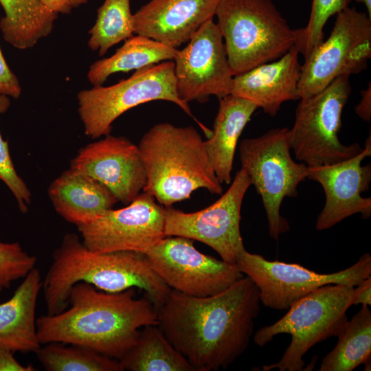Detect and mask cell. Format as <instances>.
Here are the masks:
<instances>
[{"label":"cell","mask_w":371,"mask_h":371,"mask_svg":"<svg viewBox=\"0 0 371 371\" xmlns=\"http://www.w3.org/2000/svg\"><path fill=\"white\" fill-rule=\"evenodd\" d=\"M291 150L290 131L285 127L244 139L239 144L241 168L261 196L269 233L276 240L289 229L287 220L280 214L282 201L297 196V186L308 172L306 164L293 159Z\"/></svg>","instance_id":"8"},{"label":"cell","mask_w":371,"mask_h":371,"mask_svg":"<svg viewBox=\"0 0 371 371\" xmlns=\"http://www.w3.org/2000/svg\"><path fill=\"white\" fill-rule=\"evenodd\" d=\"M177 48L152 38L136 34L124 41L111 56L91 65L87 78L93 86L102 85L112 74L128 72L173 60Z\"/></svg>","instance_id":"24"},{"label":"cell","mask_w":371,"mask_h":371,"mask_svg":"<svg viewBox=\"0 0 371 371\" xmlns=\"http://www.w3.org/2000/svg\"><path fill=\"white\" fill-rule=\"evenodd\" d=\"M260 304L247 276L210 296L172 290L157 309V326L195 371L226 369L248 348Z\"/></svg>","instance_id":"1"},{"label":"cell","mask_w":371,"mask_h":371,"mask_svg":"<svg viewBox=\"0 0 371 371\" xmlns=\"http://www.w3.org/2000/svg\"><path fill=\"white\" fill-rule=\"evenodd\" d=\"M356 114L366 122H369L371 116V85L361 91V99L355 107Z\"/></svg>","instance_id":"35"},{"label":"cell","mask_w":371,"mask_h":371,"mask_svg":"<svg viewBox=\"0 0 371 371\" xmlns=\"http://www.w3.org/2000/svg\"><path fill=\"white\" fill-rule=\"evenodd\" d=\"M299 54L293 46L280 58L234 76L230 94L248 100L275 116L284 102L300 100L302 65Z\"/></svg>","instance_id":"19"},{"label":"cell","mask_w":371,"mask_h":371,"mask_svg":"<svg viewBox=\"0 0 371 371\" xmlns=\"http://www.w3.org/2000/svg\"><path fill=\"white\" fill-rule=\"evenodd\" d=\"M119 361L123 371H195L157 325L143 327L136 344Z\"/></svg>","instance_id":"25"},{"label":"cell","mask_w":371,"mask_h":371,"mask_svg":"<svg viewBox=\"0 0 371 371\" xmlns=\"http://www.w3.org/2000/svg\"><path fill=\"white\" fill-rule=\"evenodd\" d=\"M32 365L24 366L14 357V352L0 347V371H35Z\"/></svg>","instance_id":"33"},{"label":"cell","mask_w":371,"mask_h":371,"mask_svg":"<svg viewBox=\"0 0 371 371\" xmlns=\"http://www.w3.org/2000/svg\"><path fill=\"white\" fill-rule=\"evenodd\" d=\"M236 265L257 286L260 302L274 310L289 309L314 290L330 284L357 286L370 276L371 256L362 255L358 261L333 273H318L296 263L269 261L245 250Z\"/></svg>","instance_id":"11"},{"label":"cell","mask_w":371,"mask_h":371,"mask_svg":"<svg viewBox=\"0 0 371 371\" xmlns=\"http://www.w3.org/2000/svg\"><path fill=\"white\" fill-rule=\"evenodd\" d=\"M173 60L177 92L183 102H205L210 95L221 99L230 94L234 76L213 19L198 29Z\"/></svg>","instance_id":"15"},{"label":"cell","mask_w":371,"mask_h":371,"mask_svg":"<svg viewBox=\"0 0 371 371\" xmlns=\"http://www.w3.org/2000/svg\"><path fill=\"white\" fill-rule=\"evenodd\" d=\"M78 282L89 283L109 293L139 288L157 309L172 291L152 269L144 253L94 252L77 234L69 233L54 251L43 280L47 315L58 314L67 307L71 290Z\"/></svg>","instance_id":"3"},{"label":"cell","mask_w":371,"mask_h":371,"mask_svg":"<svg viewBox=\"0 0 371 371\" xmlns=\"http://www.w3.org/2000/svg\"><path fill=\"white\" fill-rule=\"evenodd\" d=\"M67 345L45 344L35 354L47 371H123L119 360L85 347Z\"/></svg>","instance_id":"27"},{"label":"cell","mask_w":371,"mask_h":371,"mask_svg":"<svg viewBox=\"0 0 371 371\" xmlns=\"http://www.w3.org/2000/svg\"><path fill=\"white\" fill-rule=\"evenodd\" d=\"M43 280L34 267L12 296L0 304V347L13 352H36L41 346L36 330V309Z\"/></svg>","instance_id":"21"},{"label":"cell","mask_w":371,"mask_h":371,"mask_svg":"<svg viewBox=\"0 0 371 371\" xmlns=\"http://www.w3.org/2000/svg\"><path fill=\"white\" fill-rule=\"evenodd\" d=\"M359 3H363L368 10V14L371 18V0H356Z\"/></svg>","instance_id":"37"},{"label":"cell","mask_w":371,"mask_h":371,"mask_svg":"<svg viewBox=\"0 0 371 371\" xmlns=\"http://www.w3.org/2000/svg\"><path fill=\"white\" fill-rule=\"evenodd\" d=\"M10 106L9 97L0 95V114L5 113ZM0 180L3 181L15 197L21 212L25 213L31 202V192L23 179L18 175L9 152L8 143L0 133Z\"/></svg>","instance_id":"31"},{"label":"cell","mask_w":371,"mask_h":371,"mask_svg":"<svg viewBox=\"0 0 371 371\" xmlns=\"http://www.w3.org/2000/svg\"><path fill=\"white\" fill-rule=\"evenodd\" d=\"M147 181L143 191L164 207L189 199L199 188L223 193L200 133L169 122L152 126L138 144Z\"/></svg>","instance_id":"4"},{"label":"cell","mask_w":371,"mask_h":371,"mask_svg":"<svg viewBox=\"0 0 371 371\" xmlns=\"http://www.w3.org/2000/svg\"><path fill=\"white\" fill-rule=\"evenodd\" d=\"M21 91L19 80L8 65L0 47V95L18 99Z\"/></svg>","instance_id":"32"},{"label":"cell","mask_w":371,"mask_h":371,"mask_svg":"<svg viewBox=\"0 0 371 371\" xmlns=\"http://www.w3.org/2000/svg\"><path fill=\"white\" fill-rule=\"evenodd\" d=\"M48 195L56 212L76 227L91 222L118 202L100 182L71 168L51 183Z\"/></svg>","instance_id":"20"},{"label":"cell","mask_w":371,"mask_h":371,"mask_svg":"<svg viewBox=\"0 0 371 371\" xmlns=\"http://www.w3.org/2000/svg\"><path fill=\"white\" fill-rule=\"evenodd\" d=\"M143 253L166 285L188 295L217 294L244 276L236 264L200 252L186 237L166 236Z\"/></svg>","instance_id":"13"},{"label":"cell","mask_w":371,"mask_h":371,"mask_svg":"<svg viewBox=\"0 0 371 371\" xmlns=\"http://www.w3.org/2000/svg\"><path fill=\"white\" fill-rule=\"evenodd\" d=\"M354 286L330 284L322 286L294 303L274 324L256 331L254 341L262 347L280 334H289L291 341L281 359L265 365L262 370L302 371L304 355L315 344L337 336L348 322Z\"/></svg>","instance_id":"6"},{"label":"cell","mask_w":371,"mask_h":371,"mask_svg":"<svg viewBox=\"0 0 371 371\" xmlns=\"http://www.w3.org/2000/svg\"><path fill=\"white\" fill-rule=\"evenodd\" d=\"M371 58V18L347 6L337 14L328 38L304 60L298 85L300 100L325 89L336 78L357 74Z\"/></svg>","instance_id":"10"},{"label":"cell","mask_w":371,"mask_h":371,"mask_svg":"<svg viewBox=\"0 0 371 371\" xmlns=\"http://www.w3.org/2000/svg\"><path fill=\"white\" fill-rule=\"evenodd\" d=\"M70 168L98 181L126 205L144 190L147 181L138 146L110 134L81 148Z\"/></svg>","instance_id":"16"},{"label":"cell","mask_w":371,"mask_h":371,"mask_svg":"<svg viewBox=\"0 0 371 371\" xmlns=\"http://www.w3.org/2000/svg\"><path fill=\"white\" fill-rule=\"evenodd\" d=\"M214 15L234 76L274 61L295 45L296 30L271 0H218Z\"/></svg>","instance_id":"5"},{"label":"cell","mask_w":371,"mask_h":371,"mask_svg":"<svg viewBox=\"0 0 371 371\" xmlns=\"http://www.w3.org/2000/svg\"><path fill=\"white\" fill-rule=\"evenodd\" d=\"M251 185L240 168L228 190L214 203L194 212L165 207L166 236H182L213 249L223 261L236 264L246 250L240 234V210L245 194Z\"/></svg>","instance_id":"12"},{"label":"cell","mask_w":371,"mask_h":371,"mask_svg":"<svg viewBox=\"0 0 371 371\" xmlns=\"http://www.w3.org/2000/svg\"><path fill=\"white\" fill-rule=\"evenodd\" d=\"M351 0H313L307 25L296 29L295 47L306 60L324 41L328 19L348 6Z\"/></svg>","instance_id":"29"},{"label":"cell","mask_w":371,"mask_h":371,"mask_svg":"<svg viewBox=\"0 0 371 371\" xmlns=\"http://www.w3.org/2000/svg\"><path fill=\"white\" fill-rule=\"evenodd\" d=\"M258 106L232 94L219 99L213 131L204 145L215 174L223 183L229 184L238 139Z\"/></svg>","instance_id":"22"},{"label":"cell","mask_w":371,"mask_h":371,"mask_svg":"<svg viewBox=\"0 0 371 371\" xmlns=\"http://www.w3.org/2000/svg\"><path fill=\"white\" fill-rule=\"evenodd\" d=\"M172 60L142 67L126 79L111 86H93L77 95L78 111L85 133L91 139L110 134L113 122L139 104L154 100L176 104L192 116L188 103L177 92Z\"/></svg>","instance_id":"7"},{"label":"cell","mask_w":371,"mask_h":371,"mask_svg":"<svg viewBox=\"0 0 371 371\" xmlns=\"http://www.w3.org/2000/svg\"><path fill=\"white\" fill-rule=\"evenodd\" d=\"M37 258L25 251L19 243L0 241V292L23 279L36 267Z\"/></svg>","instance_id":"30"},{"label":"cell","mask_w":371,"mask_h":371,"mask_svg":"<svg viewBox=\"0 0 371 371\" xmlns=\"http://www.w3.org/2000/svg\"><path fill=\"white\" fill-rule=\"evenodd\" d=\"M335 348L322 360L319 371H352L370 359L371 312L366 305L348 320Z\"/></svg>","instance_id":"26"},{"label":"cell","mask_w":371,"mask_h":371,"mask_svg":"<svg viewBox=\"0 0 371 371\" xmlns=\"http://www.w3.org/2000/svg\"><path fill=\"white\" fill-rule=\"evenodd\" d=\"M350 93L349 77L341 76L320 92L300 99L289 129L290 143L295 159L308 168L335 164L363 150L359 144L346 146L338 138Z\"/></svg>","instance_id":"9"},{"label":"cell","mask_w":371,"mask_h":371,"mask_svg":"<svg viewBox=\"0 0 371 371\" xmlns=\"http://www.w3.org/2000/svg\"><path fill=\"white\" fill-rule=\"evenodd\" d=\"M89 47L104 56L113 45L133 36V14L130 0H104L89 30Z\"/></svg>","instance_id":"28"},{"label":"cell","mask_w":371,"mask_h":371,"mask_svg":"<svg viewBox=\"0 0 371 371\" xmlns=\"http://www.w3.org/2000/svg\"><path fill=\"white\" fill-rule=\"evenodd\" d=\"M218 0H151L133 14L134 34L177 48L207 20Z\"/></svg>","instance_id":"18"},{"label":"cell","mask_w":371,"mask_h":371,"mask_svg":"<svg viewBox=\"0 0 371 371\" xmlns=\"http://www.w3.org/2000/svg\"><path fill=\"white\" fill-rule=\"evenodd\" d=\"M356 289L354 288L352 297V305L371 304V276L359 282Z\"/></svg>","instance_id":"34"},{"label":"cell","mask_w":371,"mask_h":371,"mask_svg":"<svg viewBox=\"0 0 371 371\" xmlns=\"http://www.w3.org/2000/svg\"><path fill=\"white\" fill-rule=\"evenodd\" d=\"M135 288L109 293L78 282L62 312L36 319L40 343L77 345L120 360L136 344L140 328L157 325V308Z\"/></svg>","instance_id":"2"},{"label":"cell","mask_w":371,"mask_h":371,"mask_svg":"<svg viewBox=\"0 0 371 371\" xmlns=\"http://www.w3.org/2000/svg\"><path fill=\"white\" fill-rule=\"evenodd\" d=\"M370 155V134L363 150L353 157L332 165L308 168L307 179L318 182L326 196L324 206L317 218V230L331 228L358 213L363 219L370 217L371 198L361 196L369 190L371 182V165L361 164Z\"/></svg>","instance_id":"17"},{"label":"cell","mask_w":371,"mask_h":371,"mask_svg":"<svg viewBox=\"0 0 371 371\" xmlns=\"http://www.w3.org/2000/svg\"><path fill=\"white\" fill-rule=\"evenodd\" d=\"M4 16L0 30L4 40L14 47L26 49L53 30L58 14L40 0H0Z\"/></svg>","instance_id":"23"},{"label":"cell","mask_w":371,"mask_h":371,"mask_svg":"<svg viewBox=\"0 0 371 371\" xmlns=\"http://www.w3.org/2000/svg\"><path fill=\"white\" fill-rule=\"evenodd\" d=\"M164 220L165 207L143 191L127 206L110 209L77 229L92 251L143 253L166 237Z\"/></svg>","instance_id":"14"},{"label":"cell","mask_w":371,"mask_h":371,"mask_svg":"<svg viewBox=\"0 0 371 371\" xmlns=\"http://www.w3.org/2000/svg\"><path fill=\"white\" fill-rule=\"evenodd\" d=\"M51 12L58 14H69L73 8L69 0H40Z\"/></svg>","instance_id":"36"},{"label":"cell","mask_w":371,"mask_h":371,"mask_svg":"<svg viewBox=\"0 0 371 371\" xmlns=\"http://www.w3.org/2000/svg\"><path fill=\"white\" fill-rule=\"evenodd\" d=\"M73 8H77L87 3L89 0H69Z\"/></svg>","instance_id":"38"}]
</instances>
